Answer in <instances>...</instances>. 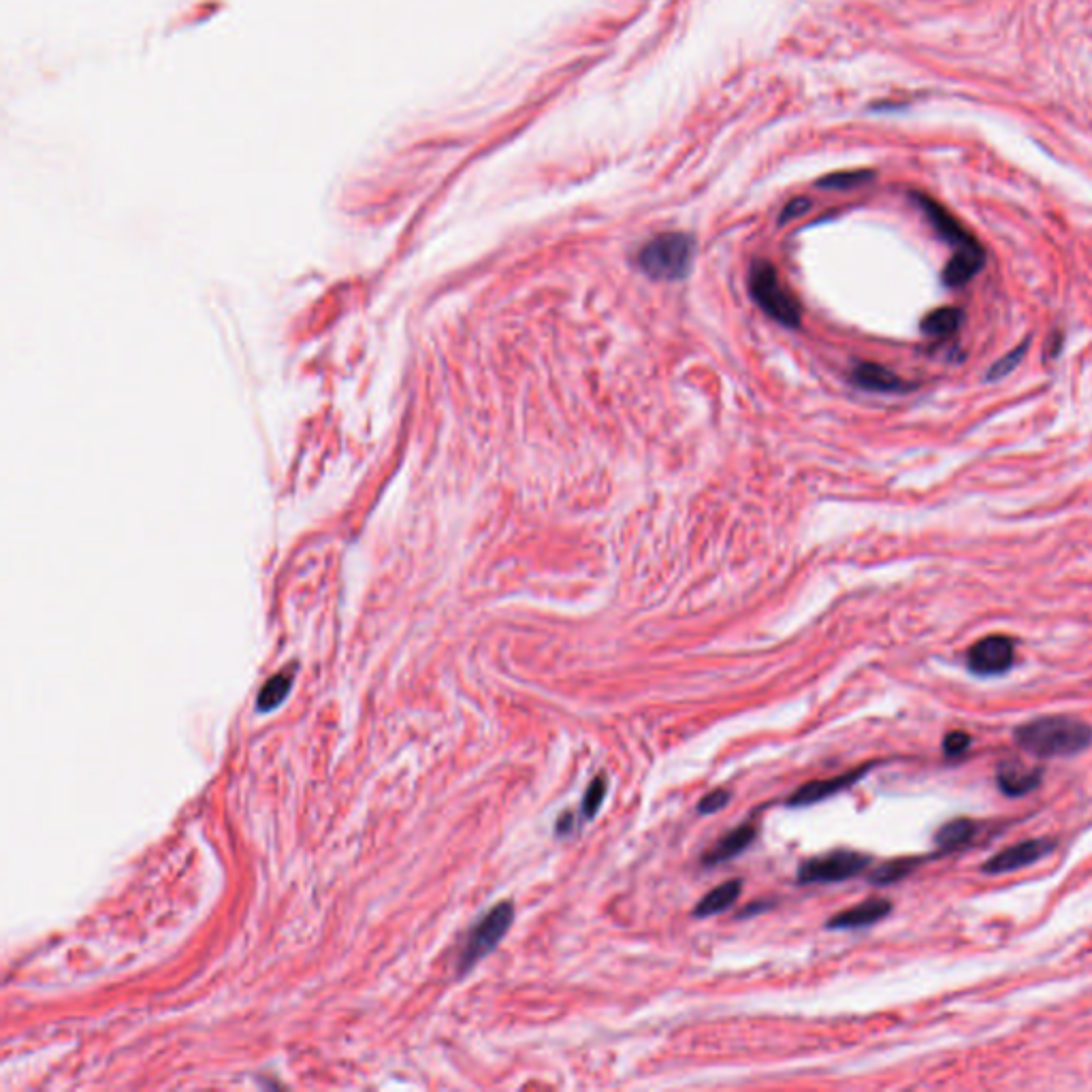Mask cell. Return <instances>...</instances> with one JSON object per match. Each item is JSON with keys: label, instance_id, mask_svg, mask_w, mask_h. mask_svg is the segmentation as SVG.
<instances>
[{"label": "cell", "instance_id": "cell-19", "mask_svg": "<svg viewBox=\"0 0 1092 1092\" xmlns=\"http://www.w3.org/2000/svg\"><path fill=\"white\" fill-rule=\"evenodd\" d=\"M920 862H922V858H901V860H892V862L884 864V867H879V869L871 875V882L877 884V886H888V884L899 882V879H903V877H907L909 873H912Z\"/></svg>", "mask_w": 1092, "mask_h": 1092}, {"label": "cell", "instance_id": "cell-25", "mask_svg": "<svg viewBox=\"0 0 1092 1092\" xmlns=\"http://www.w3.org/2000/svg\"><path fill=\"white\" fill-rule=\"evenodd\" d=\"M574 828V815L572 813H564L559 817V822L555 826V832L559 834V837H566V834H570Z\"/></svg>", "mask_w": 1092, "mask_h": 1092}, {"label": "cell", "instance_id": "cell-24", "mask_svg": "<svg viewBox=\"0 0 1092 1092\" xmlns=\"http://www.w3.org/2000/svg\"><path fill=\"white\" fill-rule=\"evenodd\" d=\"M871 175L869 173H845V175H834V177H828L824 184L826 186H834V188H843V186H854V184H860V181L869 179Z\"/></svg>", "mask_w": 1092, "mask_h": 1092}, {"label": "cell", "instance_id": "cell-14", "mask_svg": "<svg viewBox=\"0 0 1092 1092\" xmlns=\"http://www.w3.org/2000/svg\"><path fill=\"white\" fill-rule=\"evenodd\" d=\"M854 383L867 391L875 393H903L909 385L892 370L877 366V363H862L854 372Z\"/></svg>", "mask_w": 1092, "mask_h": 1092}, {"label": "cell", "instance_id": "cell-18", "mask_svg": "<svg viewBox=\"0 0 1092 1092\" xmlns=\"http://www.w3.org/2000/svg\"><path fill=\"white\" fill-rule=\"evenodd\" d=\"M293 681H295V669H284L278 675H273L263 685L259 700H256L259 710L269 712L273 708H278L286 700L288 691H291Z\"/></svg>", "mask_w": 1092, "mask_h": 1092}, {"label": "cell", "instance_id": "cell-3", "mask_svg": "<svg viewBox=\"0 0 1092 1092\" xmlns=\"http://www.w3.org/2000/svg\"><path fill=\"white\" fill-rule=\"evenodd\" d=\"M751 295L768 316L785 327L800 325V306L796 297L783 286L779 273L766 263H757L751 271Z\"/></svg>", "mask_w": 1092, "mask_h": 1092}, {"label": "cell", "instance_id": "cell-10", "mask_svg": "<svg viewBox=\"0 0 1092 1092\" xmlns=\"http://www.w3.org/2000/svg\"><path fill=\"white\" fill-rule=\"evenodd\" d=\"M892 914V903L888 899H869L847 912H841L828 920V929L832 931H852L873 927Z\"/></svg>", "mask_w": 1092, "mask_h": 1092}, {"label": "cell", "instance_id": "cell-11", "mask_svg": "<svg viewBox=\"0 0 1092 1092\" xmlns=\"http://www.w3.org/2000/svg\"><path fill=\"white\" fill-rule=\"evenodd\" d=\"M1041 779H1043V770L1024 766L1018 760L1000 762L998 770H996L998 790L1003 794H1007V796H1011V798H1018V796H1024L1028 792L1037 790Z\"/></svg>", "mask_w": 1092, "mask_h": 1092}, {"label": "cell", "instance_id": "cell-20", "mask_svg": "<svg viewBox=\"0 0 1092 1092\" xmlns=\"http://www.w3.org/2000/svg\"><path fill=\"white\" fill-rule=\"evenodd\" d=\"M606 790H609V781H606L604 775H598L594 781L589 783L585 798H583V817L585 819H594L598 815V811L602 809V802L606 798Z\"/></svg>", "mask_w": 1092, "mask_h": 1092}, {"label": "cell", "instance_id": "cell-22", "mask_svg": "<svg viewBox=\"0 0 1092 1092\" xmlns=\"http://www.w3.org/2000/svg\"><path fill=\"white\" fill-rule=\"evenodd\" d=\"M730 798H732V794L727 790H723V787H719V790H712L710 794H706L700 800V805H697V813H702V815L717 813V811L725 809V805L730 802Z\"/></svg>", "mask_w": 1092, "mask_h": 1092}, {"label": "cell", "instance_id": "cell-15", "mask_svg": "<svg viewBox=\"0 0 1092 1092\" xmlns=\"http://www.w3.org/2000/svg\"><path fill=\"white\" fill-rule=\"evenodd\" d=\"M740 890H742L740 879H732V882H725V884L717 886L715 890L708 892L706 897H702L700 903L695 905L693 916L695 918H710V916H717V914L725 912L727 907H732L738 901Z\"/></svg>", "mask_w": 1092, "mask_h": 1092}, {"label": "cell", "instance_id": "cell-1", "mask_svg": "<svg viewBox=\"0 0 1092 1092\" xmlns=\"http://www.w3.org/2000/svg\"><path fill=\"white\" fill-rule=\"evenodd\" d=\"M1013 740L1035 757H1071L1092 745V727L1069 715H1045L1015 727Z\"/></svg>", "mask_w": 1092, "mask_h": 1092}, {"label": "cell", "instance_id": "cell-4", "mask_svg": "<svg viewBox=\"0 0 1092 1092\" xmlns=\"http://www.w3.org/2000/svg\"><path fill=\"white\" fill-rule=\"evenodd\" d=\"M512 920H514L512 903L502 901L476 924L461 950L459 973H465V970L472 968L478 960H482L484 956L491 954L499 946V942H502L506 933L510 931Z\"/></svg>", "mask_w": 1092, "mask_h": 1092}, {"label": "cell", "instance_id": "cell-26", "mask_svg": "<svg viewBox=\"0 0 1092 1092\" xmlns=\"http://www.w3.org/2000/svg\"><path fill=\"white\" fill-rule=\"evenodd\" d=\"M770 907H772L770 903H751V905L745 909V912H740V914H738V918H751V916L760 914V912H764V909H770Z\"/></svg>", "mask_w": 1092, "mask_h": 1092}, {"label": "cell", "instance_id": "cell-7", "mask_svg": "<svg viewBox=\"0 0 1092 1092\" xmlns=\"http://www.w3.org/2000/svg\"><path fill=\"white\" fill-rule=\"evenodd\" d=\"M1054 847H1056L1054 841H1045V839H1028V841H1022V843H1015V845L1003 849V852H998L996 856H992L990 860H985L981 864V871L990 873V875L1018 871V869L1030 867V864H1035L1037 860L1045 858L1052 852Z\"/></svg>", "mask_w": 1092, "mask_h": 1092}, {"label": "cell", "instance_id": "cell-12", "mask_svg": "<svg viewBox=\"0 0 1092 1092\" xmlns=\"http://www.w3.org/2000/svg\"><path fill=\"white\" fill-rule=\"evenodd\" d=\"M985 263V252L979 244L956 250L944 269V282L950 288H960L973 280Z\"/></svg>", "mask_w": 1092, "mask_h": 1092}, {"label": "cell", "instance_id": "cell-17", "mask_svg": "<svg viewBox=\"0 0 1092 1092\" xmlns=\"http://www.w3.org/2000/svg\"><path fill=\"white\" fill-rule=\"evenodd\" d=\"M975 832H977V824L973 822V819L958 817V819H952V822L944 824L942 830L937 832L935 841H937L939 849H942V854H948V852H954V849H960L966 843L973 841Z\"/></svg>", "mask_w": 1092, "mask_h": 1092}, {"label": "cell", "instance_id": "cell-6", "mask_svg": "<svg viewBox=\"0 0 1092 1092\" xmlns=\"http://www.w3.org/2000/svg\"><path fill=\"white\" fill-rule=\"evenodd\" d=\"M1013 658H1015L1013 641L1007 639V636L994 634V636H985V639L977 641L968 649L966 666L970 669V673H975L979 677H994V675L1007 673L1013 666Z\"/></svg>", "mask_w": 1092, "mask_h": 1092}, {"label": "cell", "instance_id": "cell-21", "mask_svg": "<svg viewBox=\"0 0 1092 1092\" xmlns=\"http://www.w3.org/2000/svg\"><path fill=\"white\" fill-rule=\"evenodd\" d=\"M1028 344H1030V340H1026V342H1022V344L1015 346L1013 351H1009L1005 357H1000V359L994 363V366L990 368V372H988V376H985V378H988V381H1000V378H1005L1007 374H1011L1015 368H1018V363L1022 361V357L1026 355Z\"/></svg>", "mask_w": 1092, "mask_h": 1092}, {"label": "cell", "instance_id": "cell-27", "mask_svg": "<svg viewBox=\"0 0 1092 1092\" xmlns=\"http://www.w3.org/2000/svg\"><path fill=\"white\" fill-rule=\"evenodd\" d=\"M807 207H809V201H805V199H800V201H794V203H790V207H787V209H785V214H783V220H787V218H790V216H798V214H800V209H807Z\"/></svg>", "mask_w": 1092, "mask_h": 1092}, {"label": "cell", "instance_id": "cell-2", "mask_svg": "<svg viewBox=\"0 0 1092 1092\" xmlns=\"http://www.w3.org/2000/svg\"><path fill=\"white\" fill-rule=\"evenodd\" d=\"M693 241L685 233H664L649 244L639 254V265L654 280H681L685 278L691 267Z\"/></svg>", "mask_w": 1092, "mask_h": 1092}, {"label": "cell", "instance_id": "cell-13", "mask_svg": "<svg viewBox=\"0 0 1092 1092\" xmlns=\"http://www.w3.org/2000/svg\"><path fill=\"white\" fill-rule=\"evenodd\" d=\"M755 837H757V830L753 824L738 826L732 832H727L723 839H719L715 847L708 849L702 862L708 864V867H717V864L721 862L732 860L734 856L745 852V849L755 841Z\"/></svg>", "mask_w": 1092, "mask_h": 1092}, {"label": "cell", "instance_id": "cell-8", "mask_svg": "<svg viewBox=\"0 0 1092 1092\" xmlns=\"http://www.w3.org/2000/svg\"><path fill=\"white\" fill-rule=\"evenodd\" d=\"M871 766L873 764H867V766H860L852 772H845V775H839V777L805 783L794 796H790L787 805H790V807H809V805H815V802H822L830 796H837L839 792L847 790V787H852L858 779H862L864 775H867V772L871 770Z\"/></svg>", "mask_w": 1092, "mask_h": 1092}, {"label": "cell", "instance_id": "cell-9", "mask_svg": "<svg viewBox=\"0 0 1092 1092\" xmlns=\"http://www.w3.org/2000/svg\"><path fill=\"white\" fill-rule=\"evenodd\" d=\"M918 201H920V207L924 209V214L929 216L931 224L935 226V231L942 235L948 244H952L954 250L979 244V241L960 224V220L954 218L944 205H939L937 201L929 199V196H918Z\"/></svg>", "mask_w": 1092, "mask_h": 1092}, {"label": "cell", "instance_id": "cell-5", "mask_svg": "<svg viewBox=\"0 0 1092 1092\" xmlns=\"http://www.w3.org/2000/svg\"><path fill=\"white\" fill-rule=\"evenodd\" d=\"M871 864V856L852 852V849H837L824 856L807 860L798 871L800 884H837L860 875Z\"/></svg>", "mask_w": 1092, "mask_h": 1092}, {"label": "cell", "instance_id": "cell-16", "mask_svg": "<svg viewBox=\"0 0 1092 1092\" xmlns=\"http://www.w3.org/2000/svg\"><path fill=\"white\" fill-rule=\"evenodd\" d=\"M962 321H964L962 310L952 308V306L939 308V310H933L927 318H924L922 331H924V336H929V338L948 340V338H952V336H956V333H958Z\"/></svg>", "mask_w": 1092, "mask_h": 1092}, {"label": "cell", "instance_id": "cell-23", "mask_svg": "<svg viewBox=\"0 0 1092 1092\" xmlns=\"http://www.w3.org/2000/svg\"><path fill=\"white\" fill-rule=\"evenodd\" d=\"M970 745V736L962 730H956V732H950L946 738H944V753L948 757H956L960 755L968 749Z\"/></svg>", "mask_w": 1092, "mask_h": 1092}]
</instances>
